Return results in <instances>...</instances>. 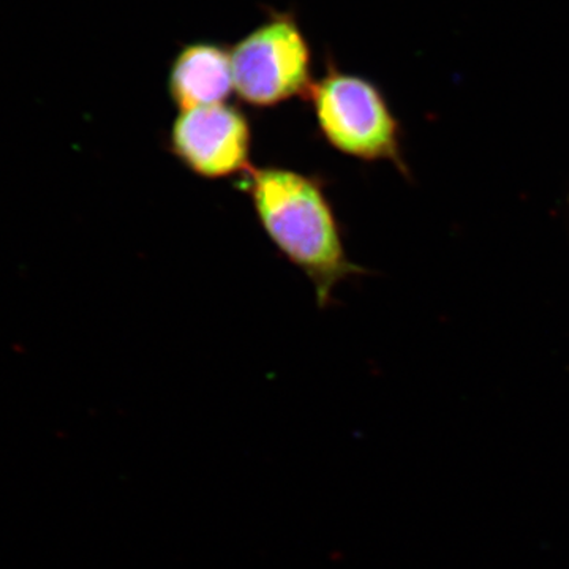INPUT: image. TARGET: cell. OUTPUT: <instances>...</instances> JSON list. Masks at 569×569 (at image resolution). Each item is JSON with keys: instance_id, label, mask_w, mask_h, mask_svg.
<instances>
[{"instance_id": "obj_1", "label": "cell", "mask_w": 569, "mask_h": 569, "mask_svg": "<svg viewBox=\"0 0 569 569\" xmlns=\"http://www.w3.org/2000/svg\"><path fill=\"white\" fill-rule=\"evenodd\" d=\"M246 190L272 244L312 282L318 306L331 305L342 280L366 274L348 258L335 209L318 179L288 168H252Z\"/></svg>"}, {"instance_id": "obj_2", "label": "cell", "mask_w": 569, "mask_h": 569, "mask_svg": "<svg viewBox=\"0 0 569 569\" xmlns=\"http://www.w3.org/2000/svg\"><path fill=\"white\" fill-rule=\"evenodd\" d=\"M318 126L337 151L362 162H389L406 179L400 130L381 93L370 82L348 74L326 78L316 91Z\"/></svg>"}, {"instance_id": "obj_3", "label": "cell", "mask_w": 569, "mask_h": 569, "mask_svg": "<svg viewBox=\"0 0 569 569\" xmlns=\"http://www.w3.org/2000/svg\"><path fill=\"white\" fill-rule=\"evenodd\" d=\"M231 67L239 96L271 107L302 91L309 80V51L291 22L276 21L238 44Z\"/></svg>"}, {"instance_id": "obj_4", "label": "cell", "mask_w": 569, "mask_h": 569, "mask_svg": "<svg viewBox=\"0 0 569 569\" xmlns=\"http://www.w3.org/2000/svg\"><path fill=\"white\" fill-rule=\"evenodd\" d=\"M170 148L176 159L200 178L224 179L252 170L249 122L227 104L183 111L171 129Z\"/></svg>"}, {"instance_id": "obj_5", "label": "cell", "mask_w": 569, "mask_h": 569, "mask_svg": "<svg viewBox=\"0 0 569 569\" xmlns=\"http://www.w3.org/2000/svg\"><path fill=\"white\" fill-rule=\"evenodd\" d=\"M233 86L231 59L211 44L187 48L171 70V96L183 111L222 103Z\"/></svg>"}]
</instances>
